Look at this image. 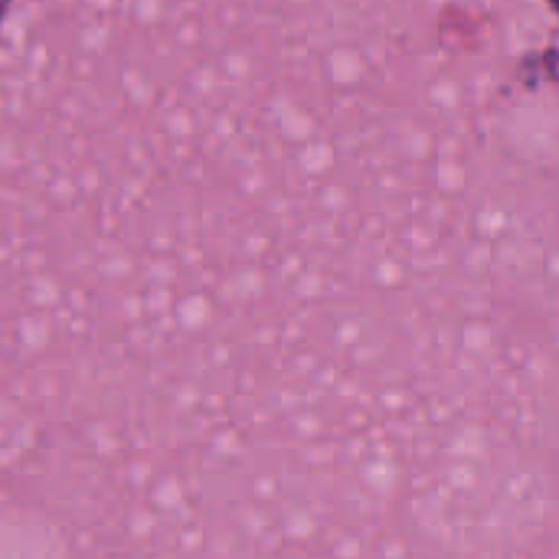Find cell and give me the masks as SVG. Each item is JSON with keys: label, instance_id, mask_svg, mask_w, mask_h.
I'll return each instance as SVG.
<instances>
[{"label": "cell", "instance_id": "cell-1", "mask_svg": "<svg viewBox=\"0 0 559 559\" xmlns=\"http://www.w3.org/2000/svg\"><path fill=\"white\" fill-rule=\"evenodd\" d=\"M554 7H557V10H559V0H554Z\"/></svg>", "mask_w": 559, "mask_h": 559}]
</instances>
